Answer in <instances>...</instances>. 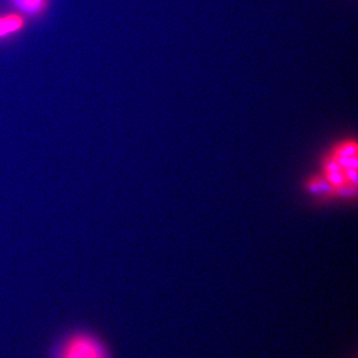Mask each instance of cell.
Here are the masks:
<instances>
[{
  "instance_id": "6da1fadb",
  "label": "cell",
  "mask_w": 358,
  "mask_h": 358,
  "mask_svg": "<svg viewBox=\"0 0 358 358\" xmlns=\"http://www.w3.org/2000/svg\"><path fill=\"white\" fill-rule=\"evenodd\" d=\"M358 148L355 138L334 143L324 155L319 173L331 197L355 199L357 194Z\"/></svg>"
},
{
  "instance_id": "7a4b0ae2",
  "label": "cell",
  "mask_w": 358,
  "mask_h": 358,
  "mask_svg": "<svg viewBox=\"0 0 358 358\" xmlns=\"http://www.w3.org/2000/svg\"><path fill=\"white\" fill-rule=\"evenodd\" d=\"M54 358H110L107 348L94 334L78 331L59 345Z\"/></svg>"
},
{
  "instance_id": "3957f363",
  "label": "cell",
  "mask_w": 358,
  "mask_h": 358,
  "mask_svg": "<svg viewBox=\"0 0 358 358\" xmlns=\"http://www.w3.org/2000/svg\"><path fill=\"white\" fill-rule=\"evenodd\" d=\"M27 18L15 10L0 13V42L15 38L24 31Z\"/></svg>"
},
{
  "instance_id": "277c9868",
  "label": "cell",
  "mask_w": 358,
  "mask_h": 358,
  "mask_svg": "<svg viewBox=\"0 0 358 358\" xmlns=\"http://www.w3.org/2000/svg\"><path fill=\"white\" fill-rule=\"evenodd\" d=\"M9 3L27 20H37L47 13L50 0H9Z\"/></svg>"
}]
</instances>
